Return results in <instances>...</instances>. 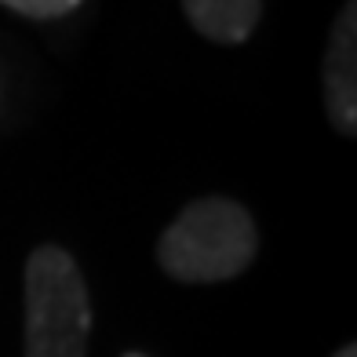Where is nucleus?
<instances>
[{"label":"nucleus","instance_id":"obj_6","mask_svg":"<svg viewBox=\"0 0 357 357\" xmlns=\"http://www.w3.org/2000/svg\"><path fill=\"white\" fill-rule=\"evenodd\" d=\"M332 357H357V347H354V343H347L343 350H335Z\"/></svg>","mask_w":357,"mask_h":357},{"label":"nucleus","instance_id":"obj_1","mask_svg":"<svg viewBox=\"0 0 357 357\" xmlns=\"http://www.w3.org/2000/svg\"><path fill=\"white\" fill-rule=\"evenodd\" d=\"M255 222L241 204L208 197L190 204L157 245L168 278L186 284L230 281L255 259Z\"/></svg>","mask_w":357,"mask_h":357},{"label":"nucleus","instance_id":"obj_4","mask_svg":"<svg viewBox=\"0 0 357 357\" xmlns=\"http://www.w3.org/2000/svg\"><path fill=\"white\" fill-rule=\"evenodd\" d=\"M190 22L204 37L241 44L259 22V0H183Z\"/></svg>","mask_w":357,"mask_h":357},{"label":"nucleus","instance_id":"obj_5","mask_svg":"<svg viewBox=\"0 0 357 357\" xmlns=\"http://www.w3.org/2000/svg\"><path fill=\"white\" fill-rule=\"evenodd\" d=\"M0 4L29 19H59V15H70L80 0H0Z\"/></svg>","mask_w":357,"mask_h":357},{"label":"nucleus","instance_id":"obj_3","mask_svg":"<svg viewBox=\"0 0 357 357\" xmlns=\"http://www.w3.org/2000/svg\"><path fill=\"white\" fill-rule=\"evenodd\" d=\"M324 88H328V109L343 135L357 132V11L347 4L339 15L332 47L324 59Z\"/></svg>","mask_w":357,"mask_h":357},{"label":"nucleus","instance_id":"obj_7","mask_svg":"<svg viewBox=\"0 0 357 357\" xmlns=\"http://www.w3.org/2000/svg\"><path fill=\"white\" fill-rule=\"evenodd\" d=\"M124 357H146V354H124Z\"/></svg>","mask_w":357,"mask_h":357},{"label":"nucleus","instance_id":"obj_2","mask_svg":"<svg viewBox=\"0 0 357 357\" xmlns=\"http://www.w3.org/2000/svg\"><path fill=\"white\" fill-rule=\"evenodd\" d=\"M91 306L70 252L40 245L26 263V357H84Z\"/></svg>","mask_w":357,"mask_h":357}]
</instances>
